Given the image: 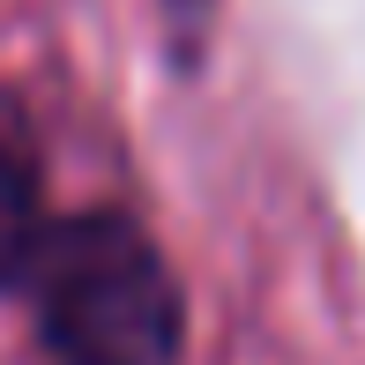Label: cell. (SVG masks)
Here are the masks:
<instances>
[{
    "mask_svg": "<svg viewBox=\"0 0 365 365\" xmlns=\"http://www.w3.org/2000/svg\"><path fill=\"white\" fill-rule=\"evenodd\" d=\"M38 291V336L53 365H172L187 336V306L164 269V254L142 239V224L90 209L45 231L30 261Z\"/></svg>",
    "mask_w": 365,
    "mask_h": 365,
    "instance_id": "1",
    "label": "cell"
},
{
    "mask_svg": "<svg viewBox=\"0 0 365 365\" xmlns=\"http://www.w3.org/2000/svg\"><path fill=\"white\" fill-rule=\"evenodd\" d=\"M45 246V209H38V164L15 127H0V284L30 276Z\"/></svg>",
    "mask_w": 365,
    "mask_h": 365,
    "instance_id": "2",
    "label": "cell"
},
{
    "mask_svg": "<svg viewBox=\"0 0 365 365\" xmlns=\"http://www.w3.org/2000/svg\"><path fill=\"white\" fill-rule=\"evenodd\" d=\"M164 15H172V60H179V68H194V53H202V38H209L217 0H164Z\"/></svg>",
    "mask_w": 365,
    "mask_h": 365,
    "instance_id": "3",
    "label": "cell"
}]
</instances>
